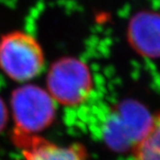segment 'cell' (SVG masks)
Wrapping results in <instances>:
<instances>
[{"mask_svg":"<svg viewBox=\"0 0 160 160\" xmlns=\"http://www.w3.org/2000/svg\"><path fill=\"white\" fill-rule=\"evenodd\" d=\"M94 88L88 65L74 57H63L54 62L47 75V91L51 98L68 107L81 105Z\"/></svg>","mask_w":160,"mask_h":160,"instance_id":"cell-1","label":"cell"},{"mask_svg":"<svg viewBox=\"0 0 160 160\" xmlns=\"http://www.w3.org/2000/svg\"><path fill=\"white\" fill-rule=\"evenodd\" d=\"M15 127L13 131L39 135L53 123L56 101L45 89L34 84L17 88L11 97Z\"/></svg>","mask_w":160,"mask_h":160,"instance_id":"cell-2","label":"cell"},{"mask_svg":"<svg viewBox=\"0 0 160 160\" xmlns=\"http://www.w3.org/2000/svg\"><path fill=\"white\" fill-rule=\"evenodd\" d=\"M44 55L39 42L23 31H13L0 39V68L12 80L26 82L42 70Z\"/></svg>","mask_w":160,"mask_h":160,"instance_id":"cell-3","label":"cell"},{"mask_svg":"<svg viewBox=\"0 0 160 160\" xmlns=\"http://www.w3.org/2000/svg\"><path fill=\"white\" fill-rule=\"evenodd\" d=\"M12 140L24 160H91L86 148L80 143L58 145L40 135L14 131Z\"/></svg>","mask_w":160,"mask_h":160,"instance_id":"cell-4","label":"cell"},{"mask_svg":"<svg viewBox=\"0 0 160 160\" xmlns=\"http://www.w3.org/2000/svg\"><path fill=\"white\" fill-rule=\"evenodd\" d=\"M132 44L146 56L160 55V15L142 12L133 18L129 25Z\"/></svg>","mask_w":160,"mask_h":160,"instance_id":"cell-5","label":"cell"},{"mask_svg":"<svg viewBox=\"0 0 160 160\" xmlns=\"http://www.w3.org/2000/svg\"><path fill=\"white\" fill-rule=\"evenodd\" d=\"M133 160H160V112L132 147Z\"/></svg>","mask_w":160,"mask_h":160,"instance_id":"cell-6","label":"cell"},{"mask_svg":"<svg viewBox=\"0 0 160 160\" xmlns=\"http://www.w3.org/2000/svg\"><path fill=\"white\" fill-rule=\"evenodd\" d=\"M8 118H9L8 108L5 104L4 100L0 98V133H1L6 128Z\"/></svg>","mask_w":160,"mask_h":160,"instance_id":"cell-7","label":"cell"}]
</instances>
